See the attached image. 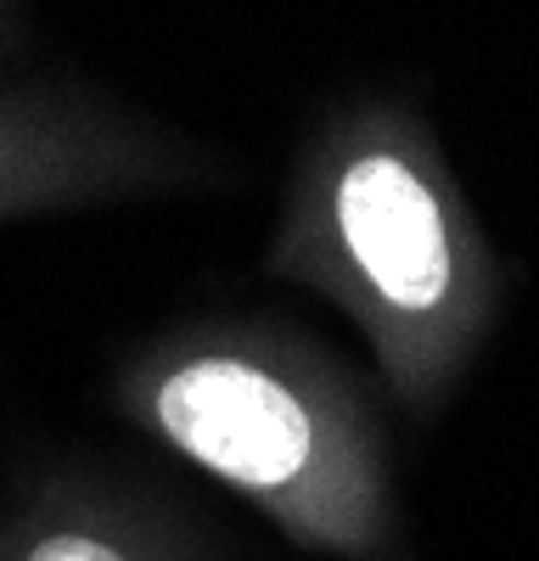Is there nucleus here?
<instances>
[{
  "label": "nucleus",
  "instance_id": "4",
  "mask_svg": "<svg viewBox=\"0 0 539 561\" xmlns=\"http://www.w3.org/2000/svg\"><path fill=\"white\" fill-rule=\"evenodd\" d=\"M0 561H225V545L152 478L45 460L0 505Z\"/></svg>",
  "mask_w": 539,
  "mask_h": 561
},
{
  "label": "nucleus",
  "instance_id": "1",
  "mask_svg": "<svg viewBox=\"0 0 539 561\" xmlns=\"http://www.w3.org/2000/svg\"><path fill=\"white\" fill-rule=\"evenodd\" d=\"M264 275L343 314L411 421L456 404L512 298V259L404 90H343L298 129Z\"/></svg>",
  "mask_w": 539,
  "mask_h": 561
},
{
  "label": "nucleus",
  "instance_id": "2",
  "mask_svg": "<svg viewBox=\"0 0 539 561\" xmlns=\"http://www.w3.org/2000/svg\"><path fill=\"white\" fill-rule=\"evenodd\" d=\"M107 404L253 505L303 556L422 561L399 500L382 388L298 320H169L113 359Z\"/></svg>",
  "mask_w": 539,
  "mask_h": 561
},
{
  "label": "nucleus",
  "instance_id": "5",
  "mask_svg": "<svg viewBox=\"0 0 539 561\" xmlns=\"http://www.w3.org/2000/svg\"><path fill=\"white\" fill-rule=\"evenodd\" d=\"M23 39V0H0V62L18 51Z\"/></svg>",
  "mask_w": 539,
  "mask_h": 561
},
{
  "label": "nucleus",
  "instance_id": "3",
  "mask_svg": "<svg viewBox=\"0 0 539 561\" xmlns=\"http://www.w3.org/2000/svg\"><path fill=\"white\" fill-rule=\"evenodd\" d=\"M208 140L79 79L0 84V225L231 185Z\"/></svg>",
  "mask_w": 539,
  "mask_h": 561
}]
</instances>
